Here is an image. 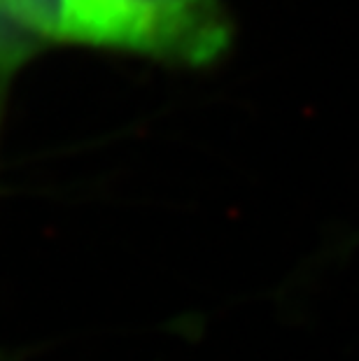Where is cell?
I'll return each mask as SVG.
<instances>
[{
  "label": "cell",
  "instance_id": "6da1fadb",
  "mask_svg": "<svg viewBox=\"0 0 359 361\" xmlns=\"http://www.w3.org/2000/svg\"><path fill=\"white\" fill-rule=\"evenodd\" d=\"M231 35L221 0H68V42L201 68L226 54Z\"/></svg>",
  "mask_w": 359,
  "mask_h": 361
},
{
  "label": "cell",
  "instance_id": "7a4b0ae2",
  "mask_svg": "<svg viewBox=\"0 0 359 361\" xmlns=\"http://www.w3.org/2000/svg\"><path fill=\"white\" fill-rule=\"evenodd\" d=\"M49 40L28 26L7 0H0V96L19 68H24Z\"/></svg>",
  "mask_w": 359,
  "mask_h": 361
},
{
  "label": "cell",
  "instance_id": "3957f363",
  "mask_svg": "<svg viewBox=\"0 0 359 361\" xmlns=\"http://www.w3.org/2000/svg\"><path fill=\"white\" fill-rule=\"evenodd\" d=\"M12 10L47 40H66L68 0H7Z\"/></svg>",
  "mask_w": 359,
  "mask_h": 361
}]
</instances>
